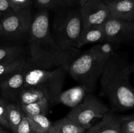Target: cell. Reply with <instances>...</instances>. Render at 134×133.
<instances>
[{
    "label": "cell",
    "mask_w": 134,
    "mask_h": 133,
    "mask_svg": "<svg viewBox=\"0 0 134 133\" xmlns=\"http://www.w3.org/2000/svg\"><path fill=\"white\" fill-rule=\"evenodd\" d=\"M1 96H0V98H1Z\"/></svg>",
    "instance_id": "d6a6232c"
},
{
    "label": "cell",
    "mask_w": 134,
    "mask_h": 133,
    "mask_svg": "<svg viewBox=\"0 0 134 133\" xmlns=\"http://www.w3.org/2000/svg\"><path fill=\"white\" fill-rule=\"evenodd\" d=\"M37 7L41 10L61 7L59 0H34Z\"/></svg>",
    "instance_id": "cb8c5ba5"
},
{
    "label": "cell",
    "mask_w": 134,
    "mask_h": 133,
    "mask_svg": "<svg viewBox=\"0 0 134 133\" xmlns=\"http://www.w3.org/2000/svg\"><path fill=\"white\" fill-rule=\"evenodd\" d=\"M26 116L30 121L34 133H48L52 123L48 119L47 116L26 115Z\"/></svg>",
    "instance_id": "ffe728a7"
},
{
    "label": "cell",
    "mask_w": 134,
    "mask_h": 133,
    "mask_svg": "<svg viewBox=\"0 0 134 133\" xmlns=\"http://www.w3.org/2000/svg\"><path fill=\"white\" fill-rule=\"evenodd\" d=\"M106 63L88 49L72 61L68 72L85 88L87 93H91L95 89Z\"/></svg>",
    "instance_id": "277c9868"
},
{
    "label": "cell",
    "mask_w": 134,
    "mask_h": 133,
    "mask_svg": "<svg viewBox=\"0 0 134 133\" xmlns=\"http://www.w3.org/2000/svg\"><path fill=\"white\" fill-rule=\"evenodd\" d=\"M82 27L103 25L110 18L107 5L102 0H79Z\"/></svg>",
    "instance_id": "ba28073f"
},
{
    "label": "cell",
    "mask_w": 134,
    "mask_h": 133,
    "mask_svg": "<svg viewBox=\"0 0 134 133\" xmlns=\"http://www.w3.org/2000/svg\"><path fill=\"white\" fill-rule=\"evenodd\" d=\"M26 59L24 56H20L15 59L10 60L0 63V78L10 74L15 70L26 62Z\"/></svg>",
    "instance_id": "7402d4cb"
},
{
    "label": "cell",
    "mask_w": 134,
    "mask_h": 133,
    "mask_svg": "<svg viewBox=\"0 0 134 133\" xmlns=\"http://www.w3.org/2000/svg\"><path fill=\"white\" fill-rule=\"evenodd\" d=\"M87 92L81 86L71 87L66 91H62L58 99V103L73 108L81 103Z\"/></svg>",
    "instance_id": "5bb4252c"
},
{
    "label": "cell",
    "mask_w": 134,
    "mask_h": 133,
    "mask_svg": "<svg viewBox=\"0 0 134 133\" xmlns=\"http://www.w3.org/2000/svg\"><path fill=\"white\" fill-rule=\"evenodd\" d=\"M84 133H121L120 116H116L109 111L99 122L92 125Z\"/></svg>",
    "instance_id": "7c38bea8"
},
{
    "label": "cell",
    "mask_w": 134,
    "mask_h": 133,
    "mask_svg": "<svg viewBox=\"0 0 134 133\" xmlns=\"http://www.w3.org/2000/svg\"><path fill=\"white\" fill-rule=\"evenodd\" d=\"M103 26L106 41L119 44L134 40V21L126 22L109 18Z\"/></svg>",
    "instance_id": "30bf717a"
},
{
    "label": "cell",
    "mask_w": 134,
    "mask_h": 133,
    "mask_svg": "<svg viewBox=\"0 0 134 133\" xmlns=\"http://www.w3.org/2000/svg\"><path fill=\"white\" fill-rule=\"evenodd\" d=\"M30 7L14 12L10 10L1 17V35L9 37H20L28 33L32 22Z\"/></svg>",
    "instance_id": "52a82bcc"
},
{
    "label": "cell",
    "mask_w": 134,
    "mask_h": 133,
    "mask_svg": "<svg viewBox=\"0 0 134 133\" xmlns=\"http://www.w3.org/2000/svg\"><path fill=\"white\" fill-rule=\"evenodd\" d=\"M0 133H8V132L6 131V130H4V129L1 127V126H0Z\"/></svg>",
    "instance_id": "f1b7e54d"
},
{
    "label": "cell",
    "mask_w": 134,
    "mask_h": 133,
    "mask_svg": "<svg viewBox=\"0 0 134 133\" xmlns=\"http://www.w3.org/2000/svg\"><path fill=\"white\" fill-rule=\"evenodd\" d=\"M61 7H69L77 3L76 0H59Z\"/></svg>",
    "instance_id": "83f0119b"
},
{
    "label": "cell",
    "mask_w": 134,
    "mask_h": 133,
    "mask_svg": "<svg viewBox=\"0 0 134 133\" xmlns=\"http://www.w3.org/2000/svg\"><path fill=\"white\" fill-rule=\"evenodd\" d=\"M108 107L96 96L87 93L81 103L71 108L66 117L86 130L96 119H101L109 112Z\"/></svg>",
    "instance_id": "8992f818"
},
{
    "label": "cell",
    "mask_w": 134,
    "mask_h": 133,
    "mask_svg": "<svg viewBox=\"0 0 134 133\" xmlns=\"http://www.w3.org/2000/svg\"><path fill=\"white\" fill-rule=\"evenodd\" d=\"M0 125L9 129L7 121V102L0 98Z\"/></svg>",
    "instance_id": "484cf974"
},
{
    "label": "cell",
    "mask_w": 134,
    "mask_h": 133,
    "mask_svg": "<svg viewBox=\"0 0 134 133\" xmlns=\"http://www.w3.org/2000/svg\"><path fill=\"white\" fill-rule=\"evenodd\" d=\"M16 133H34L31 124L26 114L24 115L20 123L17 127Z\"/></svg>",
    "instance_id": "d4e9b609"
},
{
    "label": "cell",
    "mask_w": 134,
    "mask_h": 133,
    "mask_svg": "<svg viewBox=\"0 0 134 133\" xmlns=\"http://www.w3.org/2000/svg\"><path fill=\"white\" fill-rule=\"evenodd\" d=\"M82 23L79 10H70L59 16L54 20L52 37L58 45L65 50L79 49Z\"/></svg>",
    "instance_id": "5b68a950"
},
{
    "label": "cell",
    "mask_w": 134,
    "mask_h": 133,
    "mask_svg": "<svg viewBox=\"0 0 134 133\" xmlns=\"http://www.w3.org/2000/svg\"><path fill=\"white\" fill-rule=\"evenodd\" d=\"M28 65L26 61L15 70L0 78V89L4 98L16 103L18 94L24 87L25 73Z\"/></svg>",
    "instance_id": "9c48e42d"
},
{
    "label": "cell",
    "mask_w": 134,
    "mask_h": 133,
    "mask_svg": "<svg viewBox=\"0 0 134 133\" xmlns=\"http://www.w3.org/2000/svg\"><path fill=\"white\" fill-rule=\"evenodd\" d=\"M50 103L47 98L42 99L31 104L20 106L22 111L26 115L28 116H36L43 115L47 116L49 110Z\"/></svg>",
    "instance_id": "d6986e66"
},
{
    "label": "cell",
    "mask_w": 134,
    "mask_h": 133,
    "mask_svg": "<svg viewBox=\"0 0 134 133\" xmlns=\"http://www.w3.org/2000/svg\"><path fill=\"white\" fill-rule=\"evenodd\" d=\"M133 1H134V0H133Z\"/></svg>",
    "instance_id": "e575fe53"
},
{
    "label": "cell",
    "mask_w": 134,
    "mask_h": 133,
    "mask_svg": "<svg viewBox=\"0 0 134 133\" xmlns=\"http://www.w3.org/2000/svg\"><path fill=\"white\" fill-rule=\"evenodd\" d=\"M104 41H106V36L103 25L82 27L79 41L78 48L79 49L86 44L100 43Z\"/></svg>",
    "instance_id": "4fadbf2b"
},
{
    "label": "cell",
    "mask_w": 134,
    "mask_h": 133,
    "mask_svg": "<svg viewBox=\"0 0 134 133\" xmlns=\"http://www.w3.org/2000/svg\"><path fill=\"white\" fill-rule=\"evenodd\" d=\"M28 35L30 61L35 67L46 70L64 67L68 71L80 53L79 49L65 50L58 45L51 33L47 10H41L33 16Z\"/></svg>",
    "instance_id": "6da1fadb"
},
{
    "label": "cell",
    "mask_w": 134,
    "mask_h": 133,
    "mask_svg": "<svg viewBox=\"0 0 134 133\" xmlns=\"http://www.w3.org/2000/svg\"><path fill=\"white\" fill-rule=\"evenodd\" d=\"M76 1H77V3H78V1H79V0H76Z\"/></svg>",
    "instance_id": "1f68e13d"
},
{
    "label": "cell",
    "mask_w": 134,
    "mask_h": 133,
    "mask_svg": "<svg viewBox=\"0 0 134 133\" xmlns=\"http://www.w3.org/2000/svg\"><path fill=\"white\" fill-rule=\"evenodd\" d=\"M1 14L2 13L0 12V35H1Z\"/></svg>",
    "instance_id": "4dcf8cb0"
},
{
    "label": "cell",
    "mask_w": 134,
    "mask_h": 133,
    "mask_svg": "<svg viewBox=\"0 0 134 133\" xmlns=\"http://www.w3.org/2000/svg\"><path fill=\"white\" fill-rule=\"evenodd\" d=\"M46 98L44 94L37 89L24 87L19 93L16 103L20 106L35 102Z\"/></svg>",
    "instance_id": "e0dca14e"
},
{
    "label": "cell",
    "mask_w": 134,
    "mask_h": 133,
    "mask_svg": "<svg viewBox=\"0 0 134 133\" xmlns=\"http://www.w3.org/2000/svg\"><path fill=\"white\" fill-rule=\"evenodd\" d=\"M12 10L10 2L9 0H0V12L7 13Z\"/></svg>",
    "instance_id": "4316f807"
},
{
    "label": "cell",
    "mask_w": 134,
    "mask_h": 133,
    "mask_svg": "<svg viewBox=\"0 0 134 133\" xmlns=\"http://www.w3.org/2000/svg\"><path fill=\"white\" fill-rule=\"evenodd\" d=\"M118 45L119 44L116 43L109 41H104L103 43L95 44L90 49L97 57L107 62L111 58V56L116 53L115 51Z\"/></svg>",
    "instance_id": "ac0fdd59"
},
{
    "label": "cell",
    "mask_w": 134,
    "mask_h": 133,
    "mask_svg": "<svg viewBox=\"0 0 134 133\" xmlns=\"http://www.w3.org/2000/svg\"><path fill=\"white\" fill-rule=\"evenodd\" d=\"M102 1H103V2L104 3L107 4V3H108L111 2V1H115V0H102Z\"/></svg>",
    "instance_id": "f546056e"
},
{
    "label": "cell",
    "mask_w": 134,
    "mask_h": 133,
    "mask_svg": "<svg viewBox=\"0 0 134 133\" xmlns=\"http://www.w3.org/2000/svg\"><path fill=\"white\" fill-rule=\"evenodd\" d=\"M86 130L65 117L53 123L48 133H84Z\"/></svg>",
    "instance_id": "9a60e30c"
},
{
    "label": "cell",
    "mask_w": 134,
    "mask_h": 133,
    "mask_svg": "<svg viewBox=\"0 0 134 133\" xmlns=\"http://www.w3.org/2000/svg\"><path fill=\"white\" fill-rule=\"evenodd\" d=\"M68 69L58 67L46 70L28 65L24 77V87H33L41 91L50 104H58V99L62 91Z\"/></svg>",
    "instance_id": "3957f363"
},
{
    "label": "cell",
    "mask_w": 134,
    "mask_h": 133,
    "mask_svg": "<svg viewBox=\"0 0 134 133\" xmlns=\"http://www.w3.org/2000/svg\"><path fill=\"white\" fill-rule=\"evenodd\" d=\"M24 48L21 45H9L0 47V63L15 59L23 56Z\"/></svg>",
    "instance_id": "44dd1931"
},
{
    "label": "cell",
    "mask_w": 134,
    "mask_h": 133,
    "mask_svg": "<svg viewBox=\"0 0 134 133\" xmlns=\"http://www.w3.org/2000/svg\"><path fill=\"white\" fill-rule=\"evenodd\" d=\"M0 126H1V125H0Z\"/></svg>",
    "instance_id": "836d02e7"
},
{
    "label": "cell",
    "mask_w": 134,
    "mask_h": 133,
    "mask_svg": "<svg viewBox=\"0 0 134 133\" xmlns=\"http://www.w3.org/2000/svg\"><path fill=\"white\" fill-rule=\"evenodd\" d=\"M110 13V18L126 22L134 21V1L115 0L106 4Z\"/></svg>",
    "instance_id": "8fae6325"
},
{
    "label": "cell",
    "mask_w": 134,
    "mask_h": 133,
    "mask_svg": "<svg viewBox=\"0 0 134 133\" xmlns=\"http://www.w3.org/2000/svg\"><path fill=\"white\" fill-rule=\"evenodd\" d=\"M25 113L17 103L7 102V121L9 129L16 133L17 127Z\"/></svg>",
    "instance_id": "2e32d148"
},
{
    "label": "cell",
    "mask_w": 134,
    "mask_h": 133,
    "mask_svg": "<svg viewBox=\"0 0 134 133\" xmlns=\"http://www.w3.org/2000/svg\"><path fill=\"white\" fill-rule=\"evenodd\" d=\"M121 133H134V113L120 116Z\"/></svg>",
    "instance_id": "603a6c76"
},
{
    "label": "cell",
    "mask_w": 134,
    "mask_h": 133,
    "mask_svg": "<svg viewBox=\"0 0 134 133\" xmlns=\"http://www.w3.org/2000/svg\"><path fill=\"white\" fill-rule=\"evenodd\" d=\"M134 62L115 53L107 61L101 76V95L116 111L134 110V89L130 83Z\"/></svg>",
    "instance_id": "7a4b0ae2"
}]
</instances>
